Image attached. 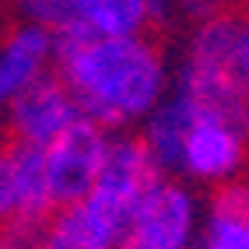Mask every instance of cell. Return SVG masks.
<instances>
[{
	"mask_svg": "<svg viewBox=\"0 0 249 249\" xmlns=\"http://www.w3.org/2000/svg\"><path fill=\"white\" fill-rule=\"evenodd\" d=\"M53 67L81 116L109 134L141 126L172 88L169 56L151 36H91L85 28H63L56 32Z\"/></svg>",
	"mask_w": 249,
	"mask_h": 249,
	"instance_id": "6da1fadb",
	"label": "cell"
},
{
	"mask_svg": "<svg viewBox=\"0 0 249 249\" xmlns=\"http://www.w3.org/2000/svg\"><path fill=\"white\" fill-rule=\"evenodd\" d=\"M172 85L207 109L242 116L249 95V14L225 7L193 21Z\"/></svg>",
	"mask_w": 249,
	"mask_h": 249,
	"instance_id": "7a4b0ae2",
	"label": "cell"
},
{
	"mask_svg": "<svg viewBox=\"0 0 249 249\" xmlns=\"http://www.w3.org/2000/svg\"><path fill=\"white\" fill-rule=\"evenodd\" d=\"M158 176H165V172L151 158V151H147V144L141 141V134L116 130V134H109L106 161H102V169H98L95 186L85 193V200H77V207L85 211V218L116 246V239L123 235L137 200L147 193V186H151Z\"/></svg>",
	"mask_w": 249,
	"mask_h": 249,
	"instance_id": "3957f363",
	"label": "cell"
},
{
	"mask_svg": "<svg viewBox=\"0 0 249 249\" xmlns=\"http://www.w3.org/2000/svg\"><path fill=\"white\" fill-rule=\"evenodd\" d=\"M249 172V130L235 112L207 109L196 102V112L179 141L172 176L193 186H225Z\"/></svg>",
	"mask_w": 249,
	"mask_h": 249,
	"instance_id": "277c9868",
	"label": "cell"
},
{
	"mask_svg": "<svg viewBox=\"0 0 249 249\" xmlns=\"http://www.w3.org/2000/svg\"><path fill=\"white\" fill-rule=\"evenodd\" d=\"M204 204L196 186L179 176H158L137 200L112 249H196Z\"/></svg>",
	"mask_w": 249,
	"mask_h": 249,
	"instance_id": "5b68a950",
	"label": "cell"
},
{
	"mask_svg": "<svg viewBox=\"0 0 249 249\" xmlns=\"http://www.w3.org/2000/svg\"><path fill=\"white\" fill-rule=\"evenodd\" d=\"M106 147L109 130L91 123L88 116H77L56 141L42 147V169L56 207L85 200V193L95 186L98 169L106 161Z\"/></svg>",
	"mask_w": 249,
	"mask_h": 249,
	"instance_id": "8992f818",
	"label": "cell"
},
{
	"mask_svg": "<svg viewBox=\"0 0 249 249\" xmlns=\"http://www.w3.org/2000/svg\"><path fill=\"white\" fill-rule=\"evenodd\" d=\"M0 116H4L7 134H11L14 144L46 147L49 141H56L63 130L77 120L81 109L74 102L71 88L63 85V77L49 71L39 81H32Z\"/></svg>",
	"mask_w": 249,
	"mask_h": 249,
	"instance_id": "52a82bcc",
	"label": "cell"
},
{
	"mask_svg": "<svg viewBox=\"0 0 249 249\" xmlns=\"http://www.w3.org/2000/svg\"><path fill=\"white\" fill-rule=\"evenodd\" d=\"M53 60H56V32L32 21L11 25L0 36V112L32 81L53 71Z\"/></svg>",
	"mask_w": 249,
	"mask_h": 249,
	"instance_id": "ba28073f",
	"label": "cell"
},
{
	"mask_svg": "<svg viewBox=\"0 0 249 249\" xmlns=\"http://www.w3.org/2000/svg\"><path fill=\"white\" fill-rule=\"evenodd\" d=\"M196 249H249V186L246 179L211 190L200 214Z\"/></svg>",
	"mask_w": 249,
	"mask_h": 249,
	"instance_id": "9c48e42d",
	"label": "cell"
},
{
	"mask_svg": "<svg viewBox=\"0 0 249 249\" xmlns=\"http://www.w3.org/2000/svg\"><path fill=\"white\" fill-rule=\"evenodd\" d=\"M172 0H81L77 25L91 36H147L165 25Z\"/></svg>",
	"mask_w": 249,
	"mask_h": 249,
	"instance_id": "30bf717a",
	"label": "cell"
},
{
	"mask_svg": "<svg viewBox=\"0 0 249 249\" xmlns=\"http://www.w3.org/2000/svg\"><path fill=\"white\" fill-rule=\"evenodd\" d=\"M32 249H112V242L98 231L77 204L56 207L32 239Z\"/></svg>",
	"mask_w": 249,
	"mask_h": 249,
	"instance_id": "8fae6325",
	"label": "cell"
},
{
	"mask_svg": "<svg viewBox=\"0 0 249 249\" xmlns=\"http://www.w3.org/2000/svg\"><path fill=\"white\" fill-rule=\"evenodd\" d=\"M7 7L18 14V21L42 25L49 32H63L77 25L81 0H7Z\"/></svg>",
	"mask_w": 249,
	"mask_h": 249,
	"instance_id": "7c38bea8",
	"label": "cell"
},
{
	"mask_svg": "<svg viewBox=\"0 0 249 249\" xmlns=\"http://www.w3.org/2000/svg\"><path fill=\"white\" fill-rule=\"evenodd\" d=\"M18 221V169H14V147H0V231Z\"/></svg>",
	"mask_w": 249,
	"mask_h": 249,
	"instance_id": "4fadbf2b",
	"label": "cell"
},
{
	"mask_svg": "<svg viewBox=\"0 0 249 249\" xmlns=\"http://www.w3.org/2000/svg\"><path fill=\"white\" fill-rule=\"evenodd\" d=\"M176 7L182 18L190 21H200V18H211V14H218L228 7V0H176Z\"/></svg>",
	"mask_w": 249,
	"mask_h": 249,
	"instance_id": "5bb4252c",
	"label": "cell"
},
{
	"mask_svg": "<svg viewBox=\"0 0 249 249\" xmlns=\"http://www.w3.org/2000/svg\"><path fill=\"white\" fill-rule=\"evenodd\" d=\"M0 249H32V235H21V231H0Z\"/></svg>",
	"mask_w": 249,
	"mask_h": 249,
	"instance_id": "9a60e30c",
	"label": "cell"
},
{
	"mask_svg": "<svg viewBox=\"0 0 249 249\" xmlns=\"http://www.w3.org/2000/svg\"><path fill=\"white\" fill-rule=\"evenodd\" d=\"M242 120H246V130H249V95H246V109H242Z\"/></svg>",
	"mask_w": 249,
	"mask_h": 249,
	"instance_id": "2e32d148",
	"label": "cell"
},
{
	"mask_svg": "<svg viewBox=\"0 0 249 249\" xmlns=\"http://www.w3.org/2000/svg\"><path fill=\"white\" fill-rule=\"evenodd\" d=\"M242 179H246V186H249V172H246V176H242Z\"/></svg>",
	"mask_w": 249,
	"mask_h": 249,
	"instance_id": "e0dca14e",
	"label": "cell"
}]
</instances>
